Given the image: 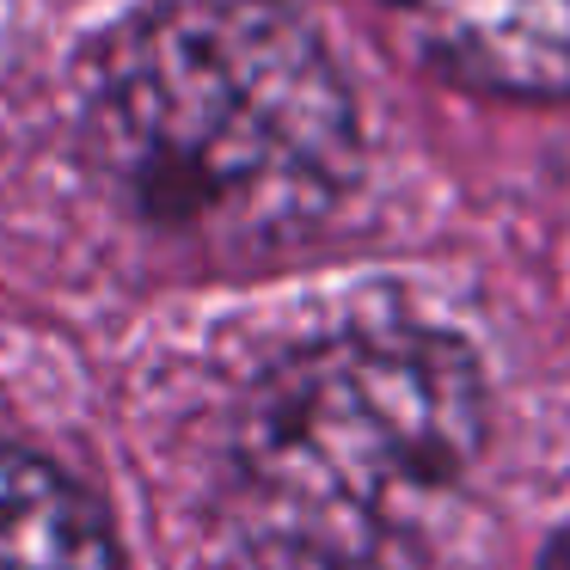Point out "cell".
<instances>
[{
	"mask_svg": "<svg viewBox=\"0 0 570 570\" xmlns=\"http://www.w3.org/2000/svg\"><path fill=\"white\" fill-rule=\"evenodd\" d=\"M80 148L141 234L234 264L307 239L350 197L362 129L288 0H166L99 43Z\"/></svg>",
	"mask_w": 570,
	"mask_h": 570,
	"instance_id": "cell-1",
	"label": "cell"
},
{
	"mask_svg": "<svg viewBox=\"0 0 570 570\" xmlns=\"http://www.w3.org/2000/svg\"><path fill=\"white\" fill-rule=\"evenodd\" d=\"M491 430L484 368L430 325H368L295 350L239 417L258 528L320 564H368L472 472Z\"/></svg>",
	"mask_w": 570,
	"mask_h": 570,
	"instance_id": "cell-2",
	"label": "cell"
},
{
	"mask_svg": "<svg viewBox=\"0 0 570 570\" xmlns=\"http://www.w3.org/2000/svg\"><path fill=\"white\" fill-rule=\"evenodd\" d=\"M430 75L491 99H570V0H381Z\"/></svg>",
	"mask_w": 570,
	"mask_h": 570,
	"instance_id": "cell-3",
	"label": "cell"
},
{
	"mask_svg": "<svg viewBox=\"0 0 570 570\" xmlns=\"http://www.w3.org/2000/svg\"><path fill=\"white\" fill-rule=\"evenodd\" d=\"M0 570H117L99 503L13 442H0Z\"/></svg>",
	"mask_w": 570,
	"mask_h": 570,
	"instance_id": "cell-4",
	"label": "cell"
}]
</instances>
